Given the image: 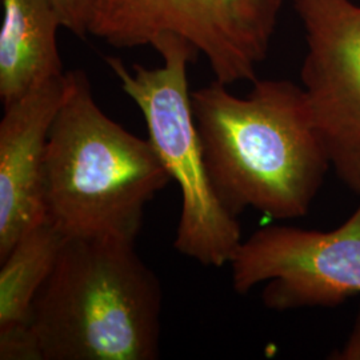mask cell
I'll use <instances>...</instances> for the list:
<instances>
[{
    "label": "cell",
    "mask_w": 360,
    "mask_h": 360,
    "mask_svg": "<svg viewBox=\"0 0 360 360\" xmlns=\"http://www.w3.org/2000/svg\"><path fill=\"white\" fill-rule=\"evenodd\" d=\"M208 176L233 217H306L333 168L309 98L290 80H255L236 96L218 80L191 92Z\"/></svg>",
    "instance_id": "1"
},
{
    "label": "cell",
    "mask_w": 360,
    "mask_h": 360,
    "mask_svg": "<svg viewBox=\"0 0 360 360\" xmlns=\"http://www.w3.org/2000/svg\"><path fill=\"white\" fill-rule=\"evenodd\" d=\"M67 77L47 143L46 220L65 239L135 242L144 208L172 179L150 139L104 114L84 71Z\"/></svg>",
    "instance_id": "2"
},
{
    "label": "cell",
    "mask_w": 360,
    "mask_h": 360,
    "mask_svg": "<svg viewBox=\"0 0 360 360\" xmlns=\"http://www.w3.org/2000/svg\"><path fill=\"white\" fill-rule=\"evenodd\" d=\"M162 287L135 242L65 239L35 297L39 360H155Z\"/></svg>",
    "instance_id": "3"
},
{
    "label": "cell",
    "mask_w": 360,
    "mask_h": 360,
    "mask_svg": "<svg viewBox=\"0 0 360 360\" xmlns=\"http://www.w3.org/2000/svg\"><path fill=\"white\" fill-rule=\"evenodd\" d=\"M155 50L165 63L159 68H129L114 56H107L105 62L142 111L148 139L179 186L181 212L175 248L203 266L223 267L243 239L238 218L221 205L212 187L193 119L187 67L199 53L175 35L162 39Z\"/></svg>",
    "instance_id": "4"
},
{
    "label": "cell",
    "mask_w": 360,
    "mask_h": 360,
    "mask_svg": "<svg viewBox=\"0 0 360 360\" xmlns=\"http://www.w3.org/2000/svg\"><path fill=\"white\" fill-rule=\"evenodd\" d=\"M283 0H96L90 34L116 49L175 35L203 53L217 80H257Z\"/></svg>",
    "instance_id": "5"
},
{
    "label": "cell",
    "mask_w": 360,
    "mask_h": 360,
    "mask_svg": "<svg viewBox=\"0 0 360 360\" xmlns=\"http://www.w3.org/2000/svg\"><path fill=\"white\" fill-rule=\"evenodd\" d=\"M230 264L238 294L266 283L267 309L338 307L360 295V200L330 231L263 227L242 240Z\"/></svg>",
    "instance_id": "6"
},
{
    "label": "cell",
    "mask_w": 360,
    "mask_h": 360,
    "mask_svg": "<svg viewBox=\"0 0 360 360\" xmlns=\"http://www.w3.org/2000/svg\"><path fill=\"white\" fill-rule=\"evenodd\" d=\"M307 52L300 70L338 178L360 196V4L294 0Z\"/></svg>",
    "instance_id": "7"
},
{
    "label": "cell",
    "mask_w": 360,
    "mask_h": 360,
    "mask_svg": "<svg viewBox=\"0 0 360 360\" xmlns=\"http://www.w3.org/2000/svg\"><path fill=\"white\" fill-rule=\"evenodd\" d=\"M68 87L53 77L4 105L0 122V262L16 242L46 220L47 143Z\"/></svg>",
    "instance_id": "8"
},
{
    "label": "cell",
    "mask_w": 360,
    "mask_h": 360,
    "mask_svg": "<svg viewBox=\"0 0 360 360\" xmlns=\"http://www.w3.org/2000/svg\"><path fill=\"white\" fill-rule=\"evenodd\" d=\"M65 238L44 220L13 245L0 270V359L39 360L30 333L32 306Z\"/></svg>",
    "instance_id": "9"
},
{
    "label": "cell",
    "mask_w": 360,
    "mask_h": 360,
    "mask_svg": "<svg viewBox=\"0 0 360 360\" xmlns=\"http://www.w3.org/2000/svg\"><path fill=\"white\" fill-rule=\"evenodd\" d=\"M0 99L13 103L63 75L58 49L60 18L52 0H1Z\"/></svg>",
    "instance_id": "10"
},
{
    "label": "cell",
    "mask_w": 360,
    "mask_h": 360,
    "mask_svg": "<svg viewBox=\"0 0 360 360\" xmlns=\"http://www.w3.org/2000/svg\"><path fill=\"white\" fill-rule=\"evenodd\" d=\"M62 27L79 38L90 34V23L96 0H52Z\"/></svg>",
    "instance_id": "11"
},
{
    "label": "cell",
    "mask_w": 360,
    "mask_h": 360,
    "mask_svg": "<svg viewBox=\"0 0 360 360\" xmlns=\"http://www.w3.org/2000/svg\"><path fill=\"white\" fill-rule=\"evenodd\" d=\"M328 359L360 360V309L347 340L340 347L334 349L328 355Z\"/></svg>",
    "instance_id": "12"
}]
</instances>
